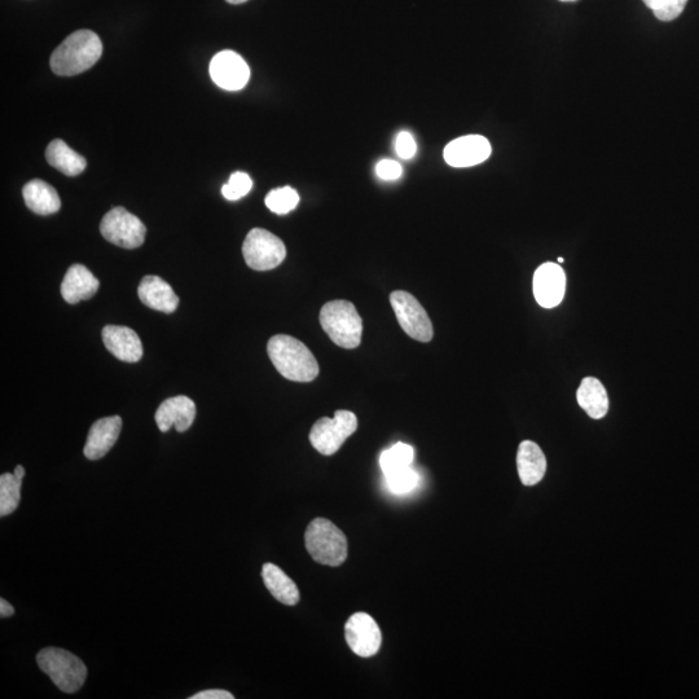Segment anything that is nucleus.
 I'll return each mask as SVG.
<instances>
[{
	"instance_id": "423d86ee",
	"label": "nucleus",
	"mask_w": 699,
	"mask_h": 699,
	"mask_svg": "<svg viewBox=\"0 0 699 699\" xmlns=\"http://www.w3.org/2000/svg\"><path fill=\"white\" fill-rule=\"evenodd\" d=\"M358 429V419L353 412L337 411L333 419L323 417L315 422L310 432L312 447L324 456L336 454Z\"/></svg>"
},
{
	"instance_id": "c9c22d12",
	"label": "nucleus",
	"mask_w": 699,
	"mask_h": 699,
	"mask_svg": "<svg viewBox=\"0 0 699 699\" xmlns=\"http://www.w3.org/2000/svg\"><path fill=\"white\" fill-rule=\"evenodd\" d=\"M558 263H564V258H558Z\"/></svg>"
},
{
	"instance_id": "aec40b11",
	"label": "nucleus",
	"mask_w": 699,
	"mask_h": 699,
	"mask_svg": "<svg viewBox=\"0 0 699 699\" xmlns=\"http://www.w3.org/2000/svg\"><path fill=\"white\" fill-rule=\"evenodd\" d=\"M23 196L26 206L35 214L51 215L61 208L59 193L43 180L34 179L26 183Z\"/></svg>"
},
{
	"instance_id": "f257e3e1",
	"label": "nucleus",
	"mask_w": 699,
	"mask_h": 699,
	"mask_svg": "<svg viewBox=\"0 0 699 699\" xmlns=\"http://www.w3.org/2000/svg\"><path fill=\"white\" fill-rule=\"evenodd\" d=\"M103 55V43L91 30L70 34L51 56L52 72L60 77H73L94 67Z\"/></svg>"
},
{
	"instance_id": "a878e982",
	"label": "nucleus",
	"mask_w": 699,
	"mask_h": 699,
	"mask_svg": "<svg viewBox=\"0 0 699 699\" xmlns=\"http://www.w3.org/2000/svg\"><path fill=\"white\" fill-rule=\"evenodd\" d=\"M266 206L272 213L284 215L297 208L300 196L292 187L272 189L266 197Z\"/></svg>"
},
{
	"instance_id": "f704fd0d",
	"label": "nucleus",
	"mask_w": 699,
	"mask_h": 699,
	"mask_svg": "<svg viewBox=\"0 0 699 699\" xmlns=\"http://www.w3.org/2000/svg\"><path fill=\"white\" fill-rule=\"evenodd\" d=\"M226 2L230 4H243L245 2H248V0H226Z\"/></svg>"
},
{
	"instance_id": "473e14b6",
	"label": "nucleus",
	"mask_w": 699,
	"mask_h": 699,
	"mask_svg": "<svg viewBox=\"0 0 699 699\" xmlns=\"http://www.w3.org/2000/svg\"><path fill=\"white\" fill-rule=\"evenodd\" d=\"M13 614H15V609H13L10 602L4 599L0 600V617L10 618Z\"/></svg>"
},
{
	"instance_id": "e433bc0d",
	"label": "nucleus",
	"mask_w": 699,
	"mask_h": 699,
	"mask_svg": "<svg viewBox=\"0 0 699 699\" xmlns=\"http://www.w3.org/2000/svg\"><path fill=\"white\" fill-rule=\"evenodd\" d=\"M561 2H574V0H561Z\"/></svg>"
},
{
	"instance_id": "9b49d317",
	"label": "nucleus",
	"mask_w": 699,
	"mask_h": 699,
	"mask_svg": "<svg viewBox=\"0 0 699 699\" xmlns=\"http://www.w3.org/2000/svg\"><path fill=\"white\" fill-rule=\"evenodd\" d=\"M210 77L223 90L240 91L248 85L250 69L243 57L235 51L226 50L211 60Z\"/></svg>"
},
{
	"instance_id": "b1692460",
	"label": "nucleus",
	"mask_w": 699,
	"mask_h": 699,
	"mask_svg": "<svg viewBox=\"0 0 699 699\" xmlns=\"http://www.w3.org/2000/svg\"><path fill=\"white\" fill-rule=\"evenodd\" d=\"M23 479L6 473L0 477V517L10 516L19 507Z\"/></svg>"
},
{
	"instance_id": "f3484780",
	"label": "nucleus",
	"mask_w": 699,
	"mask_h": 699,
	"mask_svg": "<svg viewBox=\"0 0 699 699\" xmlns=\"http://www.w3.org/2000/svg\"><path fill=\"white\" fill-rule=\"evenodd\" d=\"M99 280L89 268L82 265H73L69 268L63 283H61V296L69 305H77L81 301H89L98 293Z\"/></svg>"
},
{
	"instance_id": "2eb2a0df",
	"label": "nucleus",
	"mask_w": 699,
	"mask_h": 699,
	"mask_svg": "<svg viewBox=\"0 0 699 699\" xmlns=\"http://www.w3.org/2000/svg\"><path fill=\"white\" fill-rule=\"evenodd\" d=\"M103 342L109 353L126 363H136L143 358V344L138 333L120 325L104 327Z\"/></svg>"
},
{
	"instance_id": "6e6552de",
	"label": "nucleus",
	"mask_w": 699,
	"mask_h": 699,
	"mask_svg": "<svg viewBox=\"0 0 699 699\" xmlns=\"http://www.w3.org/2000/svg\"><path fill=\"white\" fill-rule=\"evenodd\" d=\"M390 303L393 306L395 316L403 331L413 340L430 342L433 340L434 331L432 320L421 303L404 290H395L391 293Z\"/></svg>"
},
{
	"instance_id": "ddd939ff",
	"label": "nucleus",
	"mask_w": 699,
	"mask_h": 699,
	"mask_svg": "<svg viewBox=\"0 0 699 699\" xmlns=\"http://www.w3.org/2000/svg\"><path fill=\"white\" fill-rule=\"evenodd\" d=\"M566 275L560 265L548 262L538 267L534 275V296L544 309H553L564 300Z\"/></svg>"
},
{
	"instance_id": "5701e85b",
	"label": "nucleus",
	"mask_w": 699,
	"mask_h": 699,
	"mask_svg": "<svg viewBox=\"0 0 699 699\" xmlns=\"http://www.w3.org/2000/svg\"><path fill=\"white\" fill-rule=\"evenodd\" d=\"M46 158L48 164L68 177H77L82 174L87 166L85 157L78 155L76 151L68 147L61 139L52 140L47 147Z\"/></svg>"
},
{
	"instance_id": "20e7f679",
	"label": "nucleus",
	"mask_w": 699,
	"mask_h": 699,
	"mask_svg": "<svg viewBox=\"0 0 699 699\" xmlns=\"http://www.w3.org/2000/svg\"><path fill=\"white\" fill-rule=\"evenodd\" d=\"M320 324L337 346L355 349L362 342L363 322L353 303L337 300L325 303Z\"/></svg>"
},
{
	"instance_id": "a211bd4d",
	"label": "nucleus",
	"mask_w": 699,
	"mask_h": 699,
	"mask_svg": "<svg viewBox=\"0 0 699 699\" xmlns=\"http://www.w3.org/2000/svg\"><path fill=\"white\" fill-rule=\"evenodd\" d=\"M138 296L152 310L173 314L178 309L179 297L171 285L158 276H145L139 285Z\"/></svg>"
},
{
	"instance_id": "0eeeda50",
	"label": "nucleus",
	"mask_w": 699,
	"mask_h": 699,
	"mask_svg": "<svg viewBox=\"0 0 699 699\" xmlns=\"http://www.w3.org/2000/svg\"><path fill=\"white\" fill-rule=\"evenodd\" d=\"M246 265L256 271H270L281 265L287 257V248L274 233L254 228L243 244Z\"/></svg>"
},
{
	"instance_id": "9d476101",
	"label": "nucleus",
	"mask_w": 699,
	"mask_h": 699,
	"mask_svg": "<svg viewBox=\"0 0 699 699\" xmlns=\"http://www.w3.org/2000/svg\"><path fill=\"white\" fill-rule=\"evenodd\" d=\"M347 645L356 655L369 658L380 652L382 633L375 619L367 613L351 615L345 624Z\"/></svg>"
},
{
	"instance_id": "2f4dec72",
	"label": "nucleus",
	"mask_w": 699,
	"mask_h": 699,
	"mask_svg": "<svg viewBox=\"0 0 699 699\" xmlns=\"http://www.w3.org/2000/svg\"><path fill=\"white\" fill-rule=\"evenodd\" d=\"M233 694L230 692H227V690H221V689H211V690H204V692H200L195 694V696H192L191 699H233Z\"/></svg>"
},
{
	"instance_id": "f03ea898",
	"label": "nucleus",
	"mask_w": 699,
	"mask_h": 699,
	"mask_svg": "<svg viewBox=\"0 0 699 699\" xmlns=\"http://www.w3.org/2000/svg\"><path fill=\"white\" fill-rule=\"evenodd\" d=\"M267 353L276 371L289 381L311 382L319 376L318 360L297 338L278 334L268 341Z\"/></svg>"
},
{
	"instance_id": "dca6fc26",
	"label": "nucleus",
	"mask_w": 699,
	"mask_h": 699,
	"mask_svg": "<svg viewBox=\"0 0 699 699\" xmlns=\"http://www.w3.org/2000/svg\"><path fill=\"white\" fill-rule=\"evenodd\" d=\"M122 419L120 416L104 417L91 426L83 454L89 460L103 459L120 438Z\"/></svg>"
},
{
	"instance_id": "4be33fe9",
	"label": "nucleus",
	"mask_w": 699,
	"mask_h": 699,
	"mask_svg": "<svg viewBox=\"0 0 699 699\" xmlns=\"http://www.w3.org/2000/svg\"><path fill=\"white\" fill-rule=\"evenodd\" d=\"M262 578L268 591L281 604L293 606L300 601V591H298L297 584L279 566L263 565Z\"/></svg>"
},
{
	"instance_id": "f8f14e48",
	"label": "nucleus",
	"mask_w": 699,
	"mask_h": 699,
	"mask_svg": "<svg viewBox=\"0 0 699 699\" xmlns=\"http://www.w3.org/2000/svg\"><path fill=\"white\" fill-rule=\"evenodd\" d=\"M491 152L489 140L481 135H468L452 140L444 148L443 156L452 167H472L485 162Z\"/></svg>"
},
{
	"instance_id": "39448f33",
	"label": "nucleus",
	"mask_w": 699,
	"mask_h": 699,
	"mask_svg": "<svg viewBox=\"0 0 699 699\" xmlns=\"http://www.w3.org/2000/svg\"><path fill=\"white\" fill-rule=\"evenodd\" d=\"M39 668L64 693H76L85 684L87 667L73 653L60 648L42 649L37 655Z\"/></svg>"
},
{
	"instance_id": "4468645a",
	"label": "nucleus",
	"mask_w": 699,
	"mask_h": 699,
	"mask_svg": "<svg viewBox=\"0 0 699 699\" xmlns=\"http://www.w3.org/2000/svg\"><path fill=\"white\" fill-rule=\"evenodd\" d=\"M195 419L196 404L186 395L166 399L155 415L156 424L162 433L169 432L173 426L178 433L187 432Z\"/></svg>"
},
{
	"instance_id": "72a5a7b5",
	"label": "nucleus",
	"mask_w": 699,
	"mask_h": 699,
	"mask_svg": "<svg viewBox=\"0 0 699 699\" xmlns=\"http://www.w3.org/2000/svg\"><path fill=\"white\" fill-rule=\"evenodd\" d=\"M17 478L24 479L25 477V469L24 466L17 465L15 468V472H13Z\"/></svg>"
},
{
	"instance_id": "7ed1b4c3",
	"label": "nucleus",
	"mask_w": 699,
	"mask_h": 699,
	"mask_svg": "<svg viewBox=\"0 0 699 699\" xmlns=\"http://www.w3.org/2000/svg\"><path fill=\"white\" fill-rule=\"evenodd\" d=\"M305 543L312 560L325 566H341L349 555L345 534L327 518H315L307 526Z\"/></svg>"
},
{
	"instance_id": "1a4fd4ad",
	"label": "nucleus",
	"mask_w": 699,
	"mask_h": 699,
	"mask_svg": "<svg viewBox=\"0 0 699 699\" xmlns=\"http://www.w3.org/2000/svg\"><path fill=\"white\" fill-rule=\"evenodd\" d=\"M101 235L114 245L136 249L144 244L147 228L136 215L125 208H114L105 214L100 224Z\"/></svg>"
},
{
	"instance_id": "bb28decb",
	"label": "nucleus",
	"mask_w": 699,
	"mask_h": 699,
	"mask_svg": "<svg viewBox=\"0 0 699 699\" xmlns=\"http://www.w3.org/2000/svg\"><path fill=\"white\" fill-rule=\"evenodd\" d=\"M646 7L663 23L674 21L684 12L688 0H643Z\"/></svg>"
},
{
	"instance_id": "7c9ffc66",
	"label": "nucleus",
	"mask_w": 699,
	"mask_h": 699,
	"mask_svg": "<svg viewBox=\"0 0 699 699\" xmlns=\"http://www.w3.org/2000/svg\"><path fill=\"white\" fill-rule=\"evenodd\" d=\"M377 177L382 180H397L402 177L403 169L397 161L382 160L376 166Z\"/></svg>"
},
{
	"instance_id": "c85d7f7f",
	"label": "nucleus",
	"mask_w": 699,
	"mask_h": 699,
	"mask_svg": "<svg viewBox=\"0 0 699 699\" xmlns=\"http://www.w3.org/2000/svg\"><path fill=\"white\" fill-rule=\"evenodd\" d=\"M253 188V180L246 173H233L227 184L222 188V195L228 201L243 199Z\"/></svg>"
},
{
	"instance_id": "cd10ccee",
	"label": "nucleus",
	"mask_w": 699,
	"mask_h": 699,
	"mask_svg": "<svg viewBox=\"0 0 699 699\" xmlns=\"http://www.w3.org/2000/svg\"><path fill=\"white\" fill-rule=\"evenodd\" d=\"M385 477L390 491L394 494H408L419 485V474L411 466L395 470L393 473L386 474Z\"/></svg>"
},
{
	"instance_id": "c756f323",
	"label": "nucleus",
	"mask_w": 699,
	"mask_h": 699,
	"mask_svg": "<svg viewBox=\"0 0 699 699\" xmlns=\"http://www.w3.org/2000/svg\"><path fill=\"white\" fill-rule=\"evenodd\" d=\"M395 151H397V155L402 158V160H411V158L416 155L417 151V145L413 136L407 133V131L400 133L397 142H395Z\"/></svg>"
},
{
	"instance_id": "393cba45",
	"label": "nucleus",
	"mask_w": 699,
	"mask_h": 699,
	"mask_svg": "<svg viewBox=\"0 0 699 699\" xmlns=\"http://www.w3.org/2000/svg\"><path fill=\"white\" fill-rule=\"evenodd\" d=\"M413 457H415V451L406 443H397L395 446L391 447L390 450L382 452L380 456V466L382 472L390 474L402 468H407L411 466Z\"/></svg>"
},
{
	"instance_id": "6ab92c4d",
	"label": "nucleus",
	"mask_w": 699,
	"mask_h": 699,
	"mask_svg": "<svg viewBox=\"0 0 699 699\" xmlns=\"http://www.w3.org/2000/svg\"><path fill=\"white\" fill-rule=\"evenodd\" d=\"M517 468L523 485H538L547 472V460L542 448L531 441L522 442L518 448Z\"/></svg>"
},
{
	"instance_id": "412c9836",
	"label": "nucleus",
	"mask_w": 699,
	"mask_h": 699,
	"mask_svg": "<svg viewBox=\"0 0 699 699\" xmlns=\"http://www.w3.org/2000/svg\"><path fill=\"white\" fill-rule=\"evenodd\" d=\"M577 399L579 406L591 419L600 420L609 411V397L605 386L595 377L584 378L580 384Z\"/></svg>"
}]
</instances>
